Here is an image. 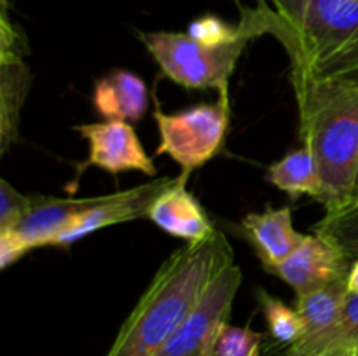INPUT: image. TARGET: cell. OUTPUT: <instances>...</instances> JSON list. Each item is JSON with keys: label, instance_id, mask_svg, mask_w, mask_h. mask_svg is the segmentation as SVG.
I'll list each match as a JSON object with an SVG mask.
<instances>
[{"label": "cell", "instance_id": "obj_1", "mask_svg": "<svg viewBox=\"0 0 358 356\" xmlns=\"http://www.w3.org/2000/svg\"><path fill=\"white\" fill-rule=\"evenodd\" d=\"M231 264L233 248L220 230L173 251L124 320L107 356H156Z\"/></svg>", "mask_w": 358, "mask_h": 356}, {"label": "cell", "instance_id": "obj_2", "mask_svg": "<svg viewBox=\"0 0 358 356\" xmlns=\"http://www.w3.org/2000/svg\"><path fill=\"white\" fill-rule=\"evenodd\" d=\"M248 38L273 35L290 70L318 77L358 75V0H268L241 9Z\"/></svg>", "mask_w": 358, "mask_h": 356}, {"label": "cell", "instance_id": "obj_3", "mask_svg": "<svg viewBox=\"0 0 358 356\" xmlns=\"http://www.w3.org/2000/svg\"><path fill=\"white\" fill-rule=\"evenodd\" d=\"M299 136L311 150L325 188V213L350 205L358 173V75L318 77L290 70Z\"/></svg>", "mask_w": 358, "mask_h": 356}, {"label": "cell", "instance_id": "obj_4", "mask_svg": "<svg viewBox=\"0 0 358 356\" xmlns=\"http://www.w3.org/2000/svg\"><path fill=\"white\" fill-rule=\"evenodd\" d=\"M140 40L168 79L185 89H217L219 96H227L231 75L250 42L241 37L210 44L178 31L140 34Z\"/></svg>", "mask_w": 358, "mask_h": 356}, {"label": "cell", "instance_id": "obj_5", "mask_svg": "<svg viewBox=\"0 0 358 356\" xmlns=\"http://www.w3.org/2000/svg\"><path fill=\"white\" fill-rule=\"evenodd\" d=\"M159 147L157 156H170L180 166L178 180L187 184L192 171L219 156L229 128V96H219L215 103H201L185 110L166 114L154 112Z\"/></svg>", "mask_w": 358, "mask_h": 356}, {"label": "cell", "instance_id": "obj_6", "mask_svg": "<svg viewBox=\"0 0 358 356\" xmlns=\"http://www.w3.org/2000/svg\"><path fill=\"white\" fill-rule=\"evenodd\" d=\"M241 278V269L236 264L224 269L206 290L198 307L156 356H208L213 337L219 328L229 321Z\"/></svg>", "mask_w": 358, "mask_h": 356}, {"label": "cell", "instance_id": "obj_7", "mask_svg": "<svg viewBox=\"0 0 358 356\" xmlns=\"http://www.w3.org/2000/svg\"><path fill=\"white\" fill-rule=\"evenodd\" d=\"M73 129L90 143V156L80 166V171L94 166L112 175L122 171H140L147 177H156V166L147 156L129 122H91L79 124Z\"/></svg>", "mask_w": 358, "mask_h": 356}, {"label": "cell", "instance_id": "obj_8", "mask_svg": "<svg viewBox=\"0 0 358 356\" xmlns=\"http://www.w3.org/2000/svg\"><path fill=\"white\" fill-rule=\"evenodd\" d=\"M177 181V178L163 177L152 178L142 185L128 188V191L112 192L107 194L105 201L96 208L83 213L77 216L69 229L63 230L55 239L52 246H70L76 241L96 232V230L105 229L115 223L131 222V220L147 218L150 212V206L154 205L157 198L166 191L168 187Z\"/></svg>", "mask_w": 358, "mask_h": 356}, {"label": "cell", "instance_id": "obj_9", "mask_svg": "<svg viewBox=\"0 0 358 356\" xmlns=\"http://www.w3.org/2000/svg\"><path fill=\"white\" fill-rule=\"evenodd\" d=\"M350 269L352 262L341 248L317 234H304L297 250L268 272L292 286L296 295H303L348 278Z\"/></svg>", "mask_w": 358, "mask_h": 356}, {"label": "cell", "instance_id": "obj_10", "mask_svg": "<svg viewBox=\"0 0 358 356\" xmlns=\"http://www.w3.org/2000/svg\"><path fill=\"white\" fill-rule=\"evenodd\" d=\"M107 195L93 198H49V195L34 194V205L28 209L14 232L20 236L28 250L42 246H52L56 237L69 229L70 223L83 213L96 208L105 201ZM3 232V230H2Z\"/></svg>", "mask_w": 358, "mask_h": 356}, {"label": "cell", "instance_id": "obj_11", "mask_svg": "<svg viewBox=\"0 0 358 356\" xmlns=\"http://www.w3.org/2000/svg\"><path fill=\"white\" fill-rule=\"evenodd\" d=\"M241 236L254 246L266 271L287 260L304 239V234L294 229L290 206L248 213L241 220Z\"/></svg>", "mask_w": 358, "mask_h": 356}, {"label": "cell", "instance_id": "obj_12", "mask_svg": "<svg viewBox=\"0 0 358 356\" xmlns=\"http://www.w3.org/2000/svg\"><path fill=\"white\" fill-rule=\"evenodd\" d=\"M185 185L177 177V181L154 201L147 218L170 236L180 237L185 243H196L206 239L215 229Z\"/></svg>", "mask_w": 358, "mask_h": 356}, {"label": "cell", "instance_id": "obj_13", "mask_svg": "<svg viewBox=\"0 0 358 356\" xmlns=\"http://www.w3.org/2000/svg\"><path fill=\"white\" fill-rule=\"evenodd\" d=\"M93 105L107 121L136 122L149 105L145 82L128 70H112L96 80Z\"/></svg>", "mask_w": 358, "mask_h": 356}, {"label": "cell", "instance_id": "obj_14", "mask_svg": "<svg viewBox=\"0 0 358 356\" xmlns=\"http://www.w3.org/2000/svg\"><path fill=\"white\" fill-rule=\"evenodd\" d=\"M266 180L285 192L290 199L310 195L315 201L324 205V181L315 156L304 145L289 152L283 159L273 163L266 171Z\"/></svg>", "mask_w": 358, "mask_h": 356}, {"label": "cell", "instance_id": "obj_15", "mask_svg": "<svg viewBox=\"0 0 358 356\" xmlns=\"http://www.w3.org/2000/svg\"><path fill=\"white\" fill-rule=\"evenodd\" d=\"M30 89L24 58H0V150L6 154L17 138L20 114Z\"/></svg>", "mask_w": 358, "mask_h": 356}, {"label": "cell", "instance_id": "obj_16", "mask_svg": "<svg viewBox=\"0 0 358 356\" xmlns=\"http://www.w3.org/2000/svg\"><path fill=\"white\" fill-rule=\"evenodd\" d=\"M348 295V278L315 292L297 295L296 309L303 321V337L297 342L311 341L336 327L341 320Z\"/></svg>", "mask_w": 358, "mask_h": 356}, {"label": "cell", "instance_id": "obj_17", "mask_svg": "<svg viewBox=\"0 0 358 356\" xmlns=\"http://www.w3.org/2000/svg\"><path fill=\"white\" fill-rule=\"evenodd\" d=\"M358 349V293H350L345 311L336 327L306 342H296L283 356H317L329 349Z\"/></svg>", "mask_w": 358, "mask_h": 356}, {"label": "cell", "instance_id": "obj_18", "mask_svg": "<svg viewBox=\"0 0 358 356\" xmlns=\"http://www.w3.org/2000/svg\"><path fill=\"white\" fill-rule=\"evenodd\" d=\"M311 230L341 248L352 264L358 260V205L338 213H325L324 218L315 223Z\"/></svg>", "mask_w": 358, "mask_h": 356}, {"label": "cell", "instance_id": "obj_19", "mask_svg": "<svg viewBox=\"0 0 358 356\" xmlns=\"http://www.w3.org/2000/svg\"><path fill=\"white\" fill-rule=\"evenodd\" d=\"M257 300L264 311L269 334L280 346L290 348L303 337V321L296 307L287 306L283 300L269 295L266 290H259Z\"/></svg>", "mask_w": 358, "mask_h": 356}, {"label": "cell", "instance_id": "obj_20", "mask_svg": "<svg viewBox=\"0 0 358 356\" xmlns=\"http://www.w3.org/2000/svg\"><path fill=\"white\" fill-rule=\"evenodd\" d=\"M264 335L250 327L224 323L213 337L208 356H259Z\"/></svg>", "mask_w": 358, "mask_h": 356}, {"label": "cell", "instance_id": "obj_21", "mask_svg": "<svg viewBox=\"0 0 358 356\" xmlns=\"http://www.w3.org/2000/svg\"><path fill=\"white\" fill-rule=\"evenodd\" d=\"M34 205V194H21L6 178H0V232L10 230L23 220Z\"/></svg>", "mask_w": 358, "mask_h": 356}, {"label": "cell", "instance_id": "obj_22", "mask_svg": "<svg viewBox=\"0 0 358 356\" xmlns=\"http://www.w3.org/2000/svg\"><path fill=\"white\" fill-rule=\"evenodd\" d=\"M28 40L20 24L10 17L9 2L2 0L0 13V58H24L28 54Z\"/></svg>", "mask_w": 358, "mask_h": 356}, {"label": "cell", "instance_id": "obj_23", "mask_svg": "<svg viewBox=\"0 0 358 356\" xmlns=\"http://www.w3.org/2000/svg\"><path fill=\"white\" fill-rule=\"evenodd\" d=\"M187 34L192 37L199 38V40L210 42V44H222V42L236 40V38H248L247 35L241 31L240 24L238 27H231L229 23L222 21L217 16H203L199 20L192 21L189 27ZM250 40V38H248Z\"/></svg>", "mask_w": 358, "mask_h": 356}, {"label": "cell", "instance_id": "obj_24", "mask_svg": "<svg viewBox=\"0 0 358 356\" xmlns=\"http://www.w3.org/2000/svg\"><path fill=\"white\" fill-rule=\"evenodd\" d=\"M28 248L20 239L14 230H3L0 232V267L7 269L9 265L16 264L21 257L28 253Z\"/></svg>", "mask_w": 358, "mask_h": 356}, {"label": "cell", "instance_id": "obj_25", "mask_svg": "<svg viewBox=\"0 0 358 356\" xmlns=\"http://www.w3.org/2000/svg\"><path fill=\"white\" fill-rule=\"evenodd\" d=\"M348 292L350 293H358V260L352 264L348 274Z\"/></svg>", "mask_w": 358, "mask_h": 356}, {"label": "cell", "instance_id": "obj_26", "mask_svg": "<svg viewBox=\"0 0 358 356\" xmlns=\"http://www.w3.org/2000/svg\"><path fill=\"white\" fill-rule=\"evenodd\" d=\"M317 356H358V349H352V348L329 349V351H324L322 355H317Z\"/></svg>", "mask_w": 358, "mask_h": 356}, {"label": "cell", "instance_id": "obj_27", "mask_svg": "<svg viewBox=\"0 0 358 356\" xmlns=\"http://www.w3.org/2000/svg\"><path fill=\"white\" fill-rule=\"evenodd\" d=\"M353 205H358V173L355 178V187H353V192H352V199H350V205L346 206V208H350V206H353Z\"/></svg>", "mask_w": 358, "mask_h": 356}, {"label": "cell", "instance_id": "obj_28", "mask_svg": "<svg viewBox=\"0 0 358 356\" xmlns=\"http://www.w3.org/2000/svg\"><path fill=\"white\" fill-rule=\"evenodd\" d=\"M268 2V0H257V3H266Z\"/></svg>", "mask_w": 358, "mask_h": 356}]
</instances>
